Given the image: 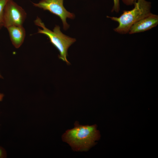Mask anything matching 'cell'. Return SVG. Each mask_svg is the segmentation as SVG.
<instances>
[{"mask_svg": "<svg viewBox=\"0 0 158 158\" xmlns=\"http://www.w3.org/2000/svg\"><path fill=\"white\" fill-rule=\"evenodd\" d=\"M63 0H40L38 3H33L36 7L47 11L58 16L61 20L64 30H67L69 25L67 23V18L73 19L75 15L68 11L63 5Z\"/></svg>", "mask_w": 158, "mask_h": 158, "instance_id": "obj_5", "label": "cell"}, {"mask_svg": "<svg viewBox=\"0 0 158 158\" xmlns=\"http://www.w3.org/2000/svg\"><path fill=\"white\" fill-rule=\"evenodd\" d=\"M4 96V95L3 94L0 93V101L2 100Z\"/></svg>", "mask_w": 158, "mask_h": 158, "instance_id": "obj_12", "label": "cell"}, {"mask_svg": "<svg viewBox=\"0 0 158 158\" xmlns=\"http://www.w3.org/2000/svg\"><path fill=\"white\" fill-rule=\"evenodd\" d=\"M8 0H0V29L3 27V15L4 7Z\"/></svg>", "mask_w": 158, "mask_h": 158, "instance_id": "obj_8", "label": "cell"}, {"mask_svg": "<svg viewBox=\"0 0 158 158\" xmlns=\"http://www.w3.org/2000/svg\"><path fill=\"white\" fill-rule=\"evenodd\" d=\"M0 78H2V76L0 74Z\"/></svg>", "mask_w": 158, "mask_h": 158, "instance_id": "obj_13", "label": "cell"}, {"mask_svg": "<svg viewBox=\"0 0 158 158\" xmlns=\"http://www.w3.org/2000/svg\"><path fill=\"white\" fill-rule=\"evenodd\" d=\"M4 152L3 149L0 147V158H2L4 156Z\"/></svg>", "mask_w": 158, "mask_h": 158, "instance_id": "obj_11", "label": "cell"}, {"mask_svg": "<svg viewBox=\"0 0 158 158\" xmlns=\"http://www.w3.org/2000/svg\"><path fill=\"white\" fill-rule=\"evenodd\" d=\"M10 40L14 46L19 48L23 43L25 36V31L23 25L12 26L7 28Z\"/></svg>", "mask_w": 158, "mask_h": 158, "instance_id": "obj_7", "label": "cell"}, {"mask_svg": "<svg viewBox=\"0 0 158 158\" xmlns=\"http://www.w3.org/2000/svg\"><path fill=\"white\" fill-rule=\"evenodd\" d=\"M120 0H113L114 6L111 10V12L115 11L118 13L120 10Z\"/></svg>", "mask_w": 158, "mask_h": 158, "instance_id": "obj_9", "label": "cell"}, {"mask_svg": "<svg viewBox=\"0 0 158 158\" xmlns=\"http://www.w3.org/2000/svg\"><path fill=\"white\" fill-rule=\"evenodd\" d=\"M96 125H82L76 121L74 127L66 130L62 136V140L76 151H86L95 144L100 138Z\"/></svg>", "mask_w": 158, "mask_h": 158, "instance_id": "obj_1", "label": "cell"}, {"mask_svg": "<svg viewBox=\"0 0 158 158\" xmlns=\"http://www.w3.org/2000/svg\"><path fill=\"white\" fill-rule=\"evenodd\" d=\"M158 24V16L151 13L138 21L131 27L130 34L143 32L156 27Z\"/></svg>", "mask_w": 158, "mask_h": 158, "instance_id": "obj_6", "label": "cell"}, {"mask_svg": "<svg viewBox=\"0 0 158 158\" xmlns=\"http://www.w3.org/2000/svg\"><path fill=\"white\" fill-rule=\"evenodd\" d=\"M133 8L130 10H124L118 17H107L117 22L118 25L114 29V31L120 34L128 33L131 26L135 23L151 13V3L146 0H137L135 2Z\"/></svg>", "mask_w": 158, "mask_h": 158, "instance_id": "obj_2", "label": "cell"}, {"mask_svg": "<svg viewBox=\"0 0 158 158\" xmlns=\"http://www.w3.org/2000/svg\"><path fill=\"white\" fill-rule=\"evenodd\" d=\"M35 24L40 27L38 28L37 33L46 35L50 42L59 51V58L66 62L68 65L70 64L68 61V50L69 47L75 41V38H71L63 34L61 31L60 27L56 25L52 31L47 28L41 19L37 17L34 21Z\"/></svg>", "mask_w": 158, "mask_h": 158, "instance_id": "obj_3", "label": "cell"}, {"mask_svg": "<svg viewBox=\"0 0 158 158\" xmlns=\"http://www.w3.org/2000/svg\"><path fill=\"white\" fill-rule=\"evenodd\" d=\"M123 3L127 6H132L137 0H122Z\"/></svg>", "mask_w": 158, "mask_h": 158, "instance_id": "obj_10", "label": "cell"}, {"mask_svg": "<svg viewBox=\"0 0 158 158\" xmlns=\"http://www.w3.org/2000/svg\"><path fill=\"white\" fill-rule=\"evenodd\" d=\"M25 10L13 0H8L4 7L3 27L23 25L26 17Z\"/></svg>", "mask_w": 158, "mask_h": 158, "instance_id": "obj_4", "label": "cell"}]
</instances>
